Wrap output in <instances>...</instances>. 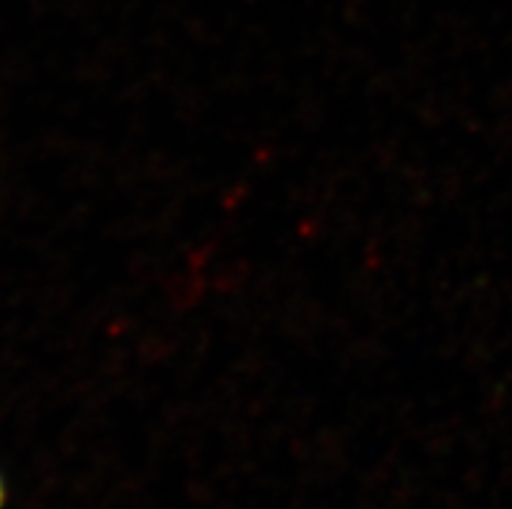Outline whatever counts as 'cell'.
Returning <instances> with one entry per match:
<instances>
[{
  "label": "cell",
  "instance_id": "1",
  "mask_svg": "<svg viewBox=\"0 0 512 509\" xmlns=\"http://www.w3.org/2000/svg\"><path fill=\"white\" fill-rule=\"evenodd\" d=\"M6 499V486H3V481H0V502Z\"/></svg>",
  "mask_w": 512,
  "mask_h": 509
}]
</instances>
